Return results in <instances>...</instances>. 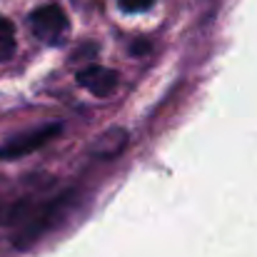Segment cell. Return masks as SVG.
<instances>
[{"mask_svg": "<svg viewBox=\"0 0 257 257\" xmlns=\"http://www.w3.org/2000/svg\"><path fill=\"white\" fill-rule=\"evenodd\" d=\"M75 197H78L75 190H65L55 197H43V200L23 197V200L13 202L5 210L3 222L15 227V235H13L15 247H30L48 230L58 227L63 222V217L70 212Z\"/></svg>", "mask_w": 257, "mask_h": 257, "instance_id": "cell-1", "label": "cell"}, {"mask_svg": "<svg viewBox=\"0 0 257 257\" xmlns=\"http://www.w3.org/2000/svg\"><path fill=\"white\" fill-rule=\"evenodd\" d=\"M60 133H63V122H45L33 130L18 133L0 145V160H20V158L45 148L48 143H53Z\"/></svg>", "mask_w": 257, "mask_h": 257, "instance_id": "cell-2", "label": "cell"}, {"mask_svg": "<svg viewBox=\"0 0 257 257\" xmlns=\"http://www.w3.org/2000/svg\"><path fill=\"white\" fill-rule=\"evenodd\" d=\"M30 30L45 45H60L68 35V15L60 5H40L30 13Z\"/></svg>", "mask_w": 257, "mask_h": 257, "instance_id": "cell-3", "label": "cell"}, {"mask_svg": "<svg viewBox=\"0 0 257 257\" xmlns=\"http://www.w3.org/2000/svg\"><path fill=\"white\" fill-rule=\"evenodd\" d=\"M117 73L110 70V68H102V65H87L78 73V85L85 87L87 92L97 95V97H107L110 92L117 90Z\"/></svg>", "mask_w": 257, "mask_h": 257, "instance_id": "cell-4", "label": "cell"}, {"mask_svg": "<svg viewBox=\"0 0 257 257\" xmlns=\"http://www.w3.org/2000/svg\"><path fill=\"white\" fill-rule=\"evenodd\" d=\"M127 145V133L125 130H110V133H105L95 145H92V153L97 155V158H115V155H120L122 153V148Z\"/></svg>", "mask_w": 257, "mask_h": 257, "instance_id": "cell-5", "label": "cell"}, {"mask_svg": "<svg viewBox=\"0 0 257 257\" xmlns=\"http://www.w3.org/2000/svg\"><path fill=\"white\" fill-rule=\"evenodd\" d=\"M15 53V28L8 18L0 15V63L10 60Z\"/></svg>", "mask_w": 257, "mask_h": 257, "instance_id": "cell-6", "label": "cell"}, {"mask_svg": "<svg viewBox=\"0 0 257 257\" xmlns=\"http://www.w3.org/2000/svg\"><path fill=\"white\" fill-rule=\"evenodd\" d=\"M158 0H120V8L125 13H143V10H150Z\"/></svg>", "mask_w": 257, "mask_h": 257, "instance_id": "cell-7", "label": "cell"}, {"mask_svg": "<svg viewBox=\"0 0 257 257\" xmlns=\"http://www.w3.org/2000/svg\"><path fill=\"white\" fill-rule=\"evenodd\" d=\"M133 53H135V55L148 53V43H135V45H133Z\"/></svg>", "mask_w": 257, "mask_h": 257, "instance_id": "cell-8", "label": "cell"}]
</instances>
